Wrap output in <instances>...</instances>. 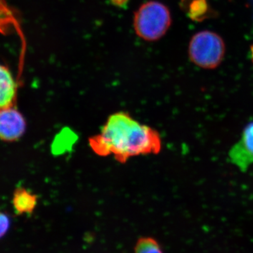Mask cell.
Returning a JSON list of instances; mask_svg holds the SVG:
<instances>
[{"label":"cell","mask_w":253,"mask_h":253,"mask_svg":"<svg viewBox=\"0 0 253 253\" xmlns=\"http://www.w3.org/2000/svg\"><path fill=\"white\" fill-rule=\"evenodd\" d=\"M91 149L100 156L113 155L118 162L140 155L161 151V136L157 131L135 121L129 113L111 115L97 135L89 140Z\"/></svg>","instance_id":"obj_1"},{"label":"cell","mask_w":253,"mask_h":253,"mask_svg":"<svg viewBox=\"0 0 253 253\" xmlns=\"http://www.w3.org/2000/svg\"><path fill=\"white\" fill-rule=\"evenodd\" d=\"M170 12L166 5L156 1H149L136 10L134 27L137 36L146 41H158L170 26Z\"/></svg>","instance_id":"obj_2"},{"label":"cell","mask_w":253,"mask_h":253,"mask_svg":"<svg viewBox=\"0 0 253 253\" xmlns=\"http://www.w3.org/2000/svg\"><path fill=\"white\" fill-rule=\"evenodd\" d=\"M191 61L199 67L212 69L224 58L225 47L222 39L211 31H203L193 37L189 44Z\"/></svg>","instance_id":"obj_3"},{"label":"cell","mask_w":253,"mask_h":253,"mask_svg":"<svg viewBox=\"0 0 253 253\" xmlns=\"http://www.w3.org/2000/svg\"><path fill=\"white\" fill-rule=\"evenodd\" d=\"M26 122L14 106L0 108V140L17 141L24 134Z\"/></svg>","instance_id":"obj_4"},{"label":"cell","mask_w":253,"mask_h":253,"mask_svg":"<svg viewBox=\"0 0 253 253\" xmlns=\"http://www.w3.org/2000/svg\"><path fill=\"white\" fill-rule=\"evenodd\" d=\"M231 163L240 170L246 171L253 164V123L246 128L241 139L232 146L229 154Z\"/></svg>","instance_id":"obj_5"},{"label":"cell","mask_w":253,"mask_h":253,"mask_svg":"<svg viewBox=\"0 0 253 253\" xmlns=\"http://www.w3.org/2000/svg\"><path fill=\"white\" fill-rule=\"evenodd\" d=\"M17 84L9 70L0 64V108L14 106Z\"/></svg>","instance_id":"obj_6"},{"label":"cell","mask_w":253,"mask_h":253,"mask_svg":"<svg viewBox=\"0 0 253 253\" xmlns=\"http://www.w3.org/2000/svg\"><path fill=\"white\" fill-rule=\"evenodd\" d=\"M12 204L16 214H32L38 204V197L24 188H18L13 196Z\"/></svg>","instance_id":"obj_7"},{"label":"cell","mask_w":253,"mask_h":253,"mask_svg":"<svg viewBox=\"0 0 253 253\" xmlns=\"http://www.w3.org/2000/svg\"><path fill=\"white\" fill-rule=\"evenodd\" d=\"M134 251L135 253H164L159 243L151 237L139 239Z\"/></svg>","instance_id":"obj_8"},{"label":"cell","mask_w":253,"mask_h":253,"mask_svg":"<svg viewBox=\"0 0 253 253\" xmlns=\"http://www.w3.org/2000/svg\"><path fill=\"white\" fill-rule=\"evenodd\" d=\"M14 22L11 11L5 4L4 0H0V32H4V30L11 26Z\"/></svg>","instance_id":"obj_9"},{"label":"cell","mask_w":253,"mask_h":253,"mask_svg":"<svg viewBox=\"0 0 253 253\" xmlns=\"http://www.w3.org/2000/svg\"><path fill=\"white\" fill-rule=\"evenodd\" d=\"M10 224L11 221L8 214L0 211V239L9 231Z\"/></svg>","instance_id":"obj_10"},{"label":"cell","mask_w":253,"mask_h":253,"mask_svg":"<svg viewBox=\"0 0 253 253\" xmlns=\"http://www.w3.org/2000/svg\"><path fill=\"white\" fill-rule=\"evenodd\" d=\"M112 4L118 6H125L127 3L128 0H111Z\"/></svg>","instance_id":"obj_11"},{"label":"cell","mask_w":253,"mask_h":253,"mask_svg":"<svg viewBox=\"0 0 253 253\" xmlns=\"http://www.w3.org/2000/svg\"><path fill=\"white\" fill-rule=\"evenodd\" d=\"M251 59H252L253 63V45L251 46Z\"/></svg>","instance_id":"obj_12"}]
</instances>
